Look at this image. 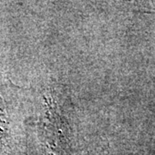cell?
<instances>
[{
	"label": "cell",
	"instance_id": "6da1fadb",
	"mask_svg": "<svg viewBox=\"0 0 155 155\" xmlns=\"http://www.w3.org/2000/svg\"><path fill=\"white\" fill-rule=\"evenodd\" d=\"M10 82L0 76V155H14Z\"/></svg>",
	"mask_w": 155,
	"mask_h": 155
}]
</instances>
